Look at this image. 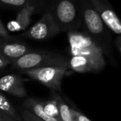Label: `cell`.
Returning <instances> with one entry per match:
<instances>
[{"label":"cell","instance_id":"cell-16","mask_svg":"<svg viewBox=\"0 0 121 121\" xmlns=\"http://www.w3.org/2000/svg\"><path fill=\"white\" fill-rule=\"evenodd\" d=\"M22 119L23 121H43L42 119H40L39 118H37V116H35L34 114H32L31 112H29L28 110L25 109H22L20 114Z\"/></svg>","mask_w":121,"mask_h":121},{"label":"cell","instance_id":"cell-9","mask_svg":"<svg viewBox=\"0 0 121 121\" xmlns=\"http://www.w3.org/2000/svg\"><path fill=\"white\" fill-rule=\"evenodd\" d=\"M42 8V6L38 4H27L23 8L20 9L13 20L10 21L7 26H5L9 32H20L27 30L30 25L32 16L35 13L38 9Z\"/></svg>","mask_w":121,"mask_h":121},{"label":"cell","instance_id":"cell-4","mask_svg":"<svg viewBox=\"0 0 121 121\" xmlns=\"http://www.w3.org/2000/svg\"><path fill=\"white\" fill-rule=\"evenodd\" d=\"M10 66L18 72L46 66L68 68V57L53 51L32 50L11 63Z\"/></svg>","mask_w":121,"mask_h":121},{"label":"cell","instance_id":"cell-19","mask_svg":"<svg viewBox=\"0 0 121 121\" xmlns=\"http://www.w3.org/2000/svg\"><path fill=\"white\" fill-rule=\"evenodd\" d=\"M114 46L118 53L120 54L121 53V35H117L116 38L114 39Z\"/></svg>","mask_w":121,"mask_h":121},{"label":"cell","instance_id":"cell-1","mask_svg":"<svg viewBox=\"0 0 121 121\" xmlns=\"http://www.w3.org/2000/svg\"><path fill=\"white\" fill-rule=\"evenodd\" d=\"M69 44L68 71L76 73H98L106 66V60L101 48L84 32H67Z\"/></svg>","mask_w":121,"mask_h":121},{"label":"cell","instance_id":"cell-14","mask_svg":"<svg viewBox=\"0 0 121 121\" xmlns=\"http://www.w3.org/2000/svg\"><path fill=\"white\" fill-rule=\"evenodd\" d=\"M38 4L44 6V0H0V7L20 9L27 4Z\"/></svg>","mask_w":121,"mask_h":121},{"label":"cell","instance_id":"cell-6","mask_svg":"<svg viewBox=\"0 0 121 121\" xmlns=\"http://www.w3.org/2000/svg\"><path fill=\"white\" fill-rule=\"evenodd\" d=\"M58 33H60L58 27L51 12L47 9L37 22L22 32L21 37L22 38L43 42L52 38Z\"/></svg>","mask_w":121,"mask_h":121},{"label":"cell","instance_id":"cell-2","mask_svg":"<svg viewBox=\"0 0 121 121\" xmlns=\"http://www.w3.org/2000/svg\"><path fill=\"white\" fill-rule=\"evenodd\" d=\"M79 3L83 32L100 47L105 56L109 60H114L111 32L104 25L89 0H79Z\"/></svg>","mask_w":121,"mask_h":121},{"label":"cell","instance_id":"cell-10","mask_svg":"<svg viewBox=\"0 0 121 121\" xmlns=\"http://www.w3.org/2000/svg\"><path fill=\"white\" fill-rule=\"evenodd\" d=\"M0 91L18 98L27 97L23 79L20 74L11 73L0 76Z\"/></svg>","mask_w":121,"mask_h":121},{"label":"cell","instance_id":"cell-22","mask_svg":"<svg viewBox=\"0 0 121 121\" xmlns=\"http://www.w3.org/2000/svg\"><path fill=\"white\" fill-rule=\"evenodd\" d=\"M1 73H2V71H1V70H0V74H1Z\"/></svg>","mask_w":121,"mask_h":121},{"label":"cell","instance_id":"cell-8","mask_svg":"<svg viewBox=\"0 0 121 121\" xmlns=\"http://www.w3.org/2000/svg\"><path fill=\"white\" fill-rule=\"evenodd\" d=\"M31 50L32 48L25 42L12 36L0 37V55L11 63Z\"/></svg>","mask_w":121,"mask_h":121},{"label":"cell","instance_id":"cell-17","mask_svg":"<svg viewBox=\"0 0 121 121\" xmlns=\"http://www.w3.org/2000/svg\"><path fill=\"white\" fill-rule=\"evenodd\" d=\"M71 113L73 115V121H91L87 116H86L80 111L76 110V109L71 108Z\"/></svg>","mask_w":121,"mask_h":121},{"label":"cell","instance_id":"cell-15","mask_svg":"<svg viewBox=\"0 0 121 121\" xmlns=\"http://www.w3.org/2000/svg\"><path fill=\"white\" fill-rule=\"evenodd\" d=\"M42 104H43V108L45 112L47 113L48 115H50L51 117L57 119L59 120L60 119V115H59V111H58V107H57V104L56 100L52 98L51 99L48 100L43 101L42 100Z\"/></svg>","mask_w":121,"mask_h":121},{"label":"cell","instance_id":"cell-11","mask_svg":"<svg viewBox=\"0 0 121 121\" xmlns=\"http://www.w3.org/2000/svg\"><path fill=\"white\" fill-rule=\"evenodd\" d=\"M24 109L28 110L32 114L37 116L43 121H60L57 119L51 117L44 110L42 100L36 98H27L23 103Z\"/></svg>","mask_w":121,"mask_h":121},{"label":"cell","instance_id":"cell-20","mask_svg":"<svg viewBox=\"0 0 121 121\" xmlns=\"http://www.w3.org/2000/svg\"><path fill=\"white\" fill-rule=\"evenodd\" d=\"M11 65V62L9 61L8 60H6L4 57H3L2 56L0 55V70L3 71L4 68H6L7 66H10Z\"/></svg>","mask_w":121,"mask_h":121},{"label":"cell","instance_id":"cell-13","mask_svg":"<svg viewBox=\"0 0 121 121\" xmlns=\"http://www.w3.org/2000/svg\"><path fill=\"white\" fill-rule=\"evenodd\" d=\"M0 112L9 116L15 121H22V117L17 112L14 106L12 104L9 99L6 97L4 92L0 91Z\"/></svg>","mask_w":121,"mask_h":121},{"label":"cell","instance_id":"cell-7","mask_svg":"<svg viewBox=\"0 0 121 121\" xmlns=\"http://www.w3.org/2000/svg\"><path fill=\"white\" fill-rule=\"evenodd\" d=\"M104 25L112 33L121 35V22L108 0H89Z\"/></svg>","mask_w":121,"mask_h":121},{"label":"cell","instance_id":"cell-3","mask_svg":"<svg viewBox=\"0 0 121 121\" xmlns=\"http://www.w3.org/2000/svg\"><path fill=\"white\" fill-rule=\"evenodd\" d=\"M51 12L60 32L78 30L81 27V13L79 0H52Z\"/></svg>","mask_w":121,"mask_h":121},{"label":"cell","instance_id":"cell-21","mask_svg":"<svg viewBox=\"0 0 121 121\" xmlns=\"http://www.w3.org/2000/svg\"><path fill=\"white\" fill-rule=\"evenodd\" d=\"M0 121H15V120L13 119H12L11 117H9V116L3 114L2 112H0Z\"/></svg>","mask_w":121,"mask_h":121},{"label":"cell","instance_id":"cell-12","mask_svg":"<svg viewBox=\"0 0 121 121\" xmlns=\"http://www.w3.org/2000/svg\"><path fill=\"white\" fill-rule=\"evenodd\" d=\"M52 98L56 100L58 107L59 115L60 121H73V115L71 113V107L63 99V98L57 92L52 91Z\"/></svg>","mask_w":121,"mask_h":121},{"label":"cell","instance_id":"cell-5","mask_svg":"<svg viewBox=\"0 0 121 121\" xmlns=\"http://www.w3.org/2000/svg\"><path fill=\"white\" fill-rule=\"evenodd\" d=\"M68 68L60 66H46V67L35 68L21 71L32 81L41 83L42 86L50 89L52 91L60 92L61 82L67 73Z\"/></svg>","mask_w":121,"mask_h":121},{"label":"cell","instance_id":"cell-18","mask_svg":"<svg viewBox=\"0 0 121 121\" xmlns=\"http://www.w3.org/2000/svg\"><path fill=\"white\" fill-rule=\"evenodd\" d=\"M9 36H10V34L8 32L5 25L2 22V20L0 19V37H8Z\"/></svg>","mask_w":121,"mask_h":121}]
</instances>
